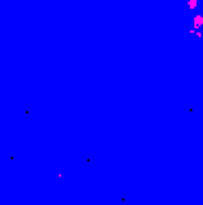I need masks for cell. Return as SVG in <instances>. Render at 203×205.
Returning a JSON list of instances; mask_svg holds the SVG:
<instances>
[{
	"mask_svg": "<svg viewBox=\"0 0 203 205\" xmlns=\"http://www.w3.org/2000/svg\"><path fill=\"white\" fill-rule=\"evenodd\" d=\"M201 24H203V18H201V15H196V18H194V26H196V29H199Z\"/></svg>",
	"mask_w": 203,
	"mask_h": 205,
	"instance_id": "cell-1",
	"label": "cell"
}]
</instances>
